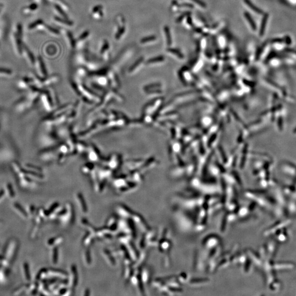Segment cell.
<instances>
[{
  "label": "cell",
  "mask_w": 296,
  "mask_h": 296,
  "mask_svg": "<svg viewBox=\"0 0 296 296\" xmlns=\"http://www.w3.org/2000/svg\"><path fill=\"white\" fill-rule=\"evenodd\" d=\"M14 206H15V208H16V209H17V210H18L19 212H20L21 214H22V215H23V216H24L25 218H27V217H28V216H27V214H26V212H25L24 210L23 209V208H21V206L19 205L18 203H15Z\"/></svg>",
  "instance_id": "obj_22"
},
{
  "label": "cell",
  "mask_w": 296,
  "mask_h": 296,
  "mask_svg": "<svg viewBox=\"0 0 296 296\" xmlns=\"http://www.w3.org/2000/svg\"><path fill=\"white\" fill-rule=\"evenodd\" d=\"M156 39V36L155 35H151V36H149L146 37H144V38H143L142 39L140 40V43L141 44H146V43H148L149 42L153 41H154Z\"/></svg>",
  "instance_id": "obj_17"
},
{
  "label": "cell",
  "mask_w": 296,
  "mask_h": 296,
  "mask_svg": "<svg viewBox=\"0 0 296 296\" xmlns=\"http://www.w3.org/2000/svg\"><path fill=\"white\" fill-rule=\"evenodd\" d=\"M109 43L108 42V41H106L104 42V44L103 45V47H102L101 50V53H103L104 52H105L107 49L109 48Z\"/></svg>",
  "instance_id": "obj_25"
},
{
  "label": "cell",
  "mask_w": 296,
  "mask_h": 296,
  "mask_svg": "<svg viewBox=\"0 0 296 296\" xmlns=\"http://www.w3.org/2000/svg\"><path fill=\"white\" fill-rule=\"evenodd\" d=\"M37 102V101L32 100L25 95L16 102V104L14 105V109L17 112L21 113L31 109Z\"/></svg>",
  "instance_id": "obj_2"
},
{
  "label": "cell",
  "mask_w": 296,
  "mask_h": 296,
  "mask_svg": "<svg viewBox=\"0 0 296 296\" xmlns=\"http://www.w3.org/2000/svg\"><path fill=\"white\" fill-rule=\"evenodd\" d=\"M39 9L38 3L32 2L29 5L26 6L22 9V13L24 14H30L31 13H35Z\"/></svg>",
  "instance_id": "obj_7"
},
{
  "label": "cell",
  "mask_w": 296,
  "mask_h": 296,
  "mask_svg": "<svg viewBox=\"0 0 296 296\" xmlns=\"http://www.w3.org/2000/svg\"><path fill=\"white\" fill-rule=\"evenodd\" d=\"M165 59V58L162 55H160L155 57L152 58L149 60H148L147 63H153L160 62H162Z\"/></svg>",
  "instance_id": "obj_16"
},
{
  "label": "cell",
  "mask_w": 296,
  "mask_h": 296,
  "mask_svg": "<svg viewBox=\"0 0 296 296\" xmlns=\"http://www.w3.org/2000/svg\"><path fill=\"white\" fill-rule=\"evenodd\" d=\"M89 31L84 32L83 34L81 35L79 37V40H83L85 39L87 37L89 36Z\"/></svg>",
  "instance_id": "obj_27"
},
{
  "label": "cell",
  "mask_w": 296,
  "mask_h": 296,
  "mask_svg": "<svg viewBox=\"0 0 296 296\" xmlns=\"http://www.w3.org/2000/svg\"><path fill=\"white\" fill-rule=\"evenodd\" d=\"M4 8H5L4 4L0 2V15H1V14L2 12V10H3Z\"/></svg>",
  "instance_id": "obj_32"
},
{
  "label": "cell",
  "mask_w": 296,
  "mask_h": 296,
  "mask_svg": "<svg viewBox=\"0 0 296 296\" xmlns=\"http://www.w3.org/2000/svg\"><path fill=\"white\" fill-rule=\"evenodd\" d=\"M244 2L248 6L253 12H255L256 13H258V14H262L263 13L262 10H261L260 8H258L257 6H256L251 2V0H244Z\"/></svg>",
  "instance_id": "obj_10"
},
{
  "label": "cell",
  "mask_w": 296,
  "mask_h": 296,
  "mask_svg": "<svg viewBox=\"0 0 296 296\" xmlns=\"http://www.w3.org/2000/svg\"><path fill=\"white\" fill-rule=\"evenodd\" d=\"M125 26H122L121 28H120L119 30H118L117 32V33L115 35V37L116 39L117 40H119L120 39V37L122 36V35L125 33Z\"/></svg>",
  "instance_id": "obj_21"
},
{
  "label": "cell",
  "mask_w": 296,
  "mask_h": 296,
  "mask_svg": "<svg viewBox=\"0 0 296 296\" xmlns=\"http://www.w3.org/2000/svg\"><path fill=\"white\" fill-rule=\"evenodd\" d=\"M190 13V12H185V13H183V14H182L181 16H179V17L177 18V21H176L177 22H180L183 20V19L184 18V17H185L187 16H189Z\"/></svg>",
  "instance_id": "obj_26"
},
{
  "label": "cell",
  "mask_w": 296,
  "mask_h": 296,
  "mask_svg": "<svg viewBox=\"0 0 296 296\" xmlns=\"http://www.w3.org/2000/svg\"><path fill=\"white\" fill-rule=\"evenodd\" d=\"M244 16L246 18L247 21H248V22L249 23L250 26H251L252 30L256 31L257 30L256 24L255 21H253V19L252 18V17L249 14V13L247 12H245Z\"/></svg>",
  "instance_id": "obj_9"
},
{
  "label": "cell",
  "mask_w": 296,
  "mask_h": 296,
  "mask_svg": "<svg viewBox=\"0 0 296 296\" xmlns=\"http://www.w3.org/2000/svg\"><path fill=\"white\" fill-rule=\"evenodd\" d=\"M46 31H47L48 32H49V33L54 34V35H57L59 34V31L58 30L55 29L54 28H53L52 26L47 25H46Z\"/></svg>",
  "instance_id": "obj_20"
},
{
  "label": "cell",
  "mask_w": 296,
  "mask_h": 296,
  "mask_svg": "<svg viewBox=\"0 0 296 296\" xmlns=\"http://www.w3.org/2000/svg\"><path fill=\"white\" fill-rule=\"evenodd\" d=\"M187 22L189 23L190 25H192V18L189 17L187 19Z\"/></svg>",
  "instance_id": "obj_33"
},
{
  "label": "cell",
  "mask_w": 296,
  "mask_h": 296,
  "mask_svg": "<svg viewBox=\"0 0 296 296\" xmlns=\"http://www.w3.org/2000/svg\"><path fill=\"white\" fill-rule=\"evenodd\" d=\"M68 37H69L70 41H71V44L72 47H75V42H74V39H73V35H71V34L70 32H68Z\"/></svg>",
  "instance_id": "obj_28"
},
{
  "label": "cell",
  "mask_w": 296,
  "mask_h": 296,
  "mask_svg": "<svg viewBox=\"0 0 296 296\" xmlns=\"http://www.w3.org/2000/svg\"><path fill=\"white\" fill-rule=\"evenodd\" d=\"M24 270H25V276H26V279L28 280H30V273H29V266H28V264L27 263L24 264Z\"/></svg>",
  "instance_id": "obj_23"
},
{
  "label": "cell",
  "mask_w": 296,
  "mask_h": 296,
  "mask_svg": "<svg viewBox=\"0 0 296 296\" xmlns=\"http://www.w3.org/2000/svg\"><path fill=\"white\" fill-rule=\"evenodd\" d=\"M164 31H165V34L166 37L167 45L169 46H170L172 44V40L171 35L170 33V30H169V26H165L164 27Z\"/></svg>",
  "instance_id": "obj_12"
},
{
  "label": "cell",
  "mask_w": 296,
  "mask_h": 296,
  "mask_svg": "<svg viewBox=\"0 0 296 296\" xmlns=\"http://www.w3.org/2000/svg\"><path fill=\"white\" fill-rule=\"evenodd\" d=\"M143 59H144V58L140 57L138 59L136 62H135L133 64L130 68V71H132L133 70H135V68H137L138 66V65H139L140 64V63L142 62L143 61Z\"/></svg>",
  "instance_id": "obj_19"
},
{
  "label": "cell",
  "mask_w": 296,
  "mask_h": 296,
  "mask_svg": "<svg viewBox=\"0 0 296 296\" xmlns=\"http://www.w3.org/2000/svg\"><path fill=\"white\" fill-rule=\"evenodd\" d=\"M32 1H33V2L36 3H39L42 1V0H32Z\"/></svg>",
  "instance_id": "obj_34"
},
{
  "label": "cell",
  "mask_w": 296,
  "mask_h": 296,
  "mask_svg": "<svg viewBox=\"0 0 296 296\" xmlns=\"http://www.w3.org/2000/svg\"><path fill=\"white\" fill-rule=\"evenodd\" d=\"M7 188H8V190H9V192H10V196H12V197H14V193L12 191V186L10 185V184H8L7 185Z\"/></svg>",
  "instance_id": "obj_29"
},
{
  "label": "cell",
  "mask_w": 296,
  "mask_h": 296,
  "mask_svg": "<svg viewBox=\"0 0 296 296\" xmlns=\"http://www.w3.org/2000/svg\"><path fill=\"white\" fill-rule=\"evenodd\" d=\"M268 18V15H267V14L264 15V16L263 18L260 31V36H263L264 35V33L265 26H266V24H267V22Z\"/></svg>",
  "instance_id": "obj_13"
},
{
  "label": "cell",
  "mask_w": 296,
  "mask_h": 296,
  "mask_svg": "<svg viewBox=\"0 0 296 296\" xmlns=\"http://www.w3.org/2000/svg\"><path fill=\"white\" fill-rule=\"evenodd\" d=\"M25 167L27 169H29L30 170L32 171L37 172H41V169L39 167L36 166L35 165H30V164H26Z\"/></svg>",
  "instance_id": "obj_18"
},
{
  "label": "cell",
  "mask_w": 296,
  "mask_h": 296,
  "mask_svg": "<svg viewBox=\"0 0 296 296\" xmlns=\"http://www.w3.org/2000/svg\"><path fill=\"white\" fill-rule=\"evenodd\" d=\"M23 28L21 23H17L12 32V40L13 47L17 55L22 56L23 55L24 44L23 42Z\"/></svg>",
  "instance_id": "obj_1"
},
{
  "label": "cell",
  "mask_w": 296,
  "mask_h": 296,
  "mask_svg": "<svg viewBox=\"0 0 296 296\" xmlns=\"http://www.w3.org/2000/svg\"><path fill=\"white\" fill-rule=\"evenodd\" d=\"M167 51L168 52L172 53L174 54V55H177L178 57L180 58H183L184 57V55H183V53L180 51H179L178 49H175V48H169L167 49Z\"/></svg>",
  "instance_id": "obj_14"
},
{
  "label": "cell",
  "mask_w": 296,
  "mask_h": 296,
  "mask_svg": "<svg viewBox=\"0 0 296 296\" xmlns=\"http://www.w3.org/2000/svg\"><path fill=\"white\" fill-rule=\"evenodd\" d=\"M35 86L33 78L23 77L20 79L17 82V86L19 89L22 90H28L32 86Z\"/></svg>",
  "instance_id": "obj_3"
},
{
  "label": "cell",
  "mask_w": 296,
  "mask_h": 296,
  "mask_svg": "<svg viewBox=\"0 0 296 296\" xmlns=\"http://www.w3.org/2000/svg\"><path fill=\"white\" fill-rule=\"evenodd\" d=\"M54 6H55V9L57 10V12H58V13H59L60 15L62 16L64 18H68L67 14L65 13V12L63 10L61 7H60L59 6L57 5H55Z\"/></svg>",
  "instance_id": "obj_15"
},
{
  "label": "cell",
  "mask_w": 296,
  "mask_h": 296,
  "mask_svg": "<svg viewBox=\"0 0 296 296\" xmlns=\"http://www.w3.org/2000/svg\"><path fill=\"white\" fill-rule=\"evenodd\" d=\"M54 19H55V21H57L59 23L62 24L68 25V26H73L74 25V23L73 21H69L67 19L63 18H60L59 17H55Z\"/></svg>",
  "instance_id": "obj_11"
},
{
  "label": "cell",
  "mask_w": 296,
  "mask_h": 296,
  "mask_svg": "<svg viewBox=\"0 0 296 296\" xmlns=\"http://www.w3.org/2000/svg\"><path fill=\"white\" fill-rule=\"evenodd\" d=\"M102 8V7L101 6H96L93 9V13H97L98 12V11H99L100 9H101Z\"/></svg>",
  "instance_id": "obj_30"
},
{
  "label": "cell",
  "mask_w": 296,
  "mask_h": 296,
  "mask_svg": "<svg viewBox=\"0 0 296 296\" xmlns=\"http://www.w3.org/2000/svg\"><path fill=\"white\" fill-rule=\"evenodd\" d=\"M36 67L37 75L41 78H44L47 76V71L44 62L40 56H39L36 59V63L35 66Z\"/></svg>",
  "instance_id": "obj_4"
},
{
  "label": "cell",
  "mask_w": 296,
  "mask_h": 296,
  "mask_svg": "<svg viewBox=\"0 0 296 296\" xmlns=\"http://www.w3.org/2000/svg\"><path fill=\"white\" fill-rule=\"evenodd\" d=\"M182 6L183 7H187V8H193V6L192 5L190 4H187V3H184V4H182Z\"/></svg>",
  "instance_id": "obj_31"
},
{
  "label": "cell",
  "mask_w": 296,
  "mask_h": 296,
  "mask_svg": "<svg viewBox=\"0 0 296 296\" xmlns=\"http://www.w3.org/2000/svg\"><path fill=\"white\" fill-rule=\"evenodd\" d=\"M14 75L13 71L9 69L0 67V77L11 78Z\"/></svg>",
  "instance_id": "obj_8"
},
{
  "label": "cell",
  "mask_w": 296,
  "mask_h": 296,
  "mask_svg": "<svg viewBox=\"0 0 296 296\" xmlns=\"http://www.w3.org/2000/svg\"><path fill=\"white\" fill-rule=\"evenodd\" d=\"M46 24L44 23V21L42 19H37L35 21L30 24H29L28 26V29L30 31L33 30H40L44 31L46 30Z\"/></svg>",
  "instance_id": "obj_5"
},
{
  "label": "cell",
  "mask_w": 296,
  "mask_h": 296,
  "mask_svg": "<svg viewBox=\"0 0 296 296\" xmlns=\"http://www.w3.org/2000/svg\"><path fill=\"white\" fill-rule=\"evenodd\" d=\"M191 1L194 2L195 3H196L203 8H206L207 7V5L206 4V3L202 0H191Z\"/></svg>",
  "instance_id": "obj_24"
},
{
  "label": "cell",
  "mask_w": 296,
  "mask_h": 296,
  "mask_svg": "<svg viewBox=\"0 0 296 296\" xmlns=\"http://www.w3.org/2000/svg\"><path fill=\"white\" fill-rule=\"evenodd\" d=\"M23 55L25 58L27 62L32 66H35L36 63V58L34 56L33 53L31 52L30 49L26 46L25 44H24Z\"/></svg>",
  "instance_id": "obj_6"
}]
</instances>
